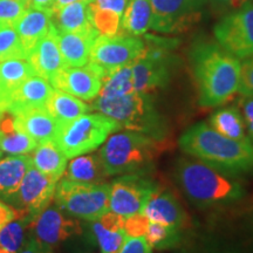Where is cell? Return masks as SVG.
<instances>
[{
    "label": "cell",
    "mask_w": 253,
    "mask_h": 253,
    "mask_svg": "<svg viewBox=\"0 0 253 253\" xmlns=\"http://www.w3.org/2000/svg\"><path fill=\"white\" fill-rule=\"evenodd\" d=\"M162 141L138 131L114 132L99 151L107 176L145 175L153 170Z\"/></svg>",
    "instance_id": "obj_3"
},
{
    "label": "cell",
    "mask_w": 253,
    "mask_h": 253,
    "mask_svg": "<svg viewBox=\"0 0 253 253\" xmlns=\"http://www.w3.org/2000/svg\"><path fill=\"white\" fill-rule=\"evenodd\" d=\"M209 125L219 134L236 141H250L242 113L237 107H225L211 115ZM251 142V141H250Z\"/></svg>",
    "instance_id": "obj_31"
},
{
    "label": "cell",
    "mask_w": 253,
    "mask_h": 253,
    "mask_svg": "<svg viewBox=\"0 0 253 253\" xmlns=\"http://www.w3.org/2000/svg\"><path fill=\"white\" fill-rule=\"evenodd\" d=\"M63 176L71 181L86 183H102L108 177L99 154H84L72 158Z\"/></svg>",
    "instance_id": "obj_29"
},
{
    "label": "cell",
    "mask_w": 253,
    "mask_h": 253,
    "mask_svg": "<svg viewBox=\"0 0 253 253\" xmlns=\"http://www.w3.org/2000/svg\"><path fill=\"white\" fill-rule=\"evenodd\" d=\"M211 2L219 9H227V11H236L248 4L249 0H211Z\"/></svg>",
    "instance_id": "obj_44"
},
{
    "label": "cell",
    "mask_w": 253,
    "mask_h": 253,
    "mask_svg": "<svg viewBox=\"0 0 253 253\" xmlns=\"http://www.w3.org/2000/svg\"><path fill=\"white\" fill-rule=\"evenodd\" d=\"M37 145V142L17 126L13 114L6 112L0 116V153L30 155Z\"/></svg>",
    "instance_id": "obj_23"
},
{
    "label": "cell",
    "mask_w": 253,
    "mask_h": 253,
    "mask_svg": "<svg viewBox=\"0 0 253 253\" xmlns=\"http://www.w3.org/2000/svg\"><path fill=\"white\" fill-rule=\"evenodd\" d=\"M214 37L226 52L237 59L253 55V4L227 14L214 26Z\"/></svg>",
    "instance_id": "obj_9"
},
{
    "label": "cell",
    "mask_w": 253,
    "mask_h": 253,
    "mask_svg": "<svg viewBox=\"0 0 253 253\" xmlns=\"http://www.w3.org/2000/svg\"><path fill=\"white\" fill-rule=\"evenodd\" d=\"M2 157V153H0V158H1Z\"/></svg>",
    "instance_id": "obj_51"
},
{
    "label": "cell",
    "mask_w": 253,
    "mask_h": 253,
    "mask_svg": "<svg viewBox=\"0 0 253 253\" xmlns=\"http://www.w3.org/2000/svg\"><path fill=\"white\" fill-rule=\"evenodd\" d=\"M90 108L114 119L126 130L142 132L158 141H163L167 135V126L147 94L135 90L113 97L96 96Z\"/></svg>",
    "instance_id": "obj_5"
},
{
    "label": "cell",
    "mask_w": 253,
    "mask_h": 253,
    "mask_svg": "<svg viewBox=\"0 0 253 253\" xmlns=\"http://www.w3.org/2000/svg\"><path fill=\"white\" fill-rule=\"evenodd\" d=\"M135 90L150 95L166 87L169 81L167 50L162 46L145 47L142 55L131 65Z\"/></svg>",
    "instance_id": "obj_14"
},
{
    "label": "cell",
    "mask_w": 253,
    "mask_h": 253,
    "mask_svg": "<svg viewBox=\"0 0 253 253\" xmlns=\"http://www.w3.org/2000/svg\"><path fill=\"white\" fill-rule=\"evenodd\" d=\"M185 154L210 164L225 173L248 172L253 169V144L219 134L209 123L199 122L183 132L178 140Z\"/></svg>",
    "instance_id": "obj_2"
},
{
    "label": "cell",
    "mask_w": 253,
    "mask_h": 253,
    "mask_svg": "<svg viewBox=\"0 0 253 253\" xmlns=\"http://www.w3.org/2000/svg\"><path fill=\"white\" fill-rule=\"evenodd\" d=\"M36 75L28 59H7L0 61V100L7 104L8 96L27 78Z\"/></svg>",
    "instance_id": "obj_30"
},
{
    "label": "cell",
    "mask_w": 253,
    "mask_h": 253,
    "mask_svg": "<svg viewBox=\"0 0 253 253\" xmlns=\"http://www.w3.org/2000/svg\"><path fill=\"white\" fill-rule=\"evenodd\" d=\"M144 48L145 43L140 37L123 33L99 36L91 46L88 62L97 66L106 74L134 63L142 55Z\"/></svg>",
    "instance_id": "obj_8"
},
{
    "label": "cell",
    "mask_w": 253,
    "mask_h": 253,
    "mask_svg": "<svg viewBox=\"0 0 253 253\" xmlns=\"http://www.w3.org/2000/svg\"><path fill=\"white\" fill-rule=\"evenodd\" d=\"M238 93L244 96H253V55L240 62Z\"/></svg>",
    "instance_id": "obj_38"
},
{
    "label": "cell",
    "mask_w": 253,
    "mask_h": 253,
    "mask_svg": "<svg viewBox=\"0 0 253 253\" xmlns=\"http://www.w3.org/2000/svg\"><path fill=\"white\" fill-rule=\"evenodd\" d=\"M125 219L126 218L112 211H107L97 219L91 221V231L101 253L120 252L126 238Z\"/></svg>",
    "instance_id": "obj_21"
},
{
    "label": "cell",
    "mask_w": 253,
    "mask_h": 253,
    "mask_svg": "<svg viewBox=\"0 0 253 253\" xmlns=\"http://www.w3.org/2000/svg\"><path fill=\"white\" fill-rule=\"evenodd\" d=\"M122 126L102 113L84 114L71 122L59 125L54 142L68 160L89 154Z\"/></svg>",
    "instance_id": "obj_6"
},
{
    "label": "cell",
    "mask_w": 253,
    "mask_h": 253,
    "mask_svg": "<svg viewBox=\"0 0 253 253\" xmlns=\"http://www.w3.org/2000/svg\"><path fill=\"white\" fill-rule=\"evenodd\" d=\"M239 110L245 123L246 134L253 144V96H244L239 101Z\"/></svg>",
    "instance_id": "obj_40"
},
{
    "label": "cell",
    "mask_w": 253,
    "mask_h": 253,
    "mask_svg": "<svg viewBox=\"0 0 253 253\" xmlns=\"http://www.w3.org/2000/svg\"><path fill=\"white\" fill-rule=\"evenodd\" d=\"M148 220L158 221L181 230L188 220L185 211L175 196L166 190H155L142 211Z\"/></svg>",
    "instance_id": "obj_18"
},
{
    "label": "cell",
    "mask_w": 253,
    "mask_h": 253,
    "mask_svg": "<svg viewBox=\"0 0 253 253\" xmlns=\"http://www.w3.org/2000/svg\"><path fill=\"white\" fill-rule=\"evenodd\" d=\"M109 190L107 183L75 182L61 178L54 194L55 205L69 216L93 221L109 211Z\"/></svg>",
    "instance_id": "obj_7"
},
{
    "label": "cell",
    "mask_w": 253,
    "mask_h": 253,
    "mask_svg": "<svg viewBox=\"0 0 253 253\" xmlns=\"http://www.w3.org/2000/svg\"><path fill=\"white\" fill-rule=\"evenodd\" d=\"M13 115L17 126L33 138L37 144L55 140L59 130V123L45 108L24 110Z\"/></svg>",
    "instance_id": "obj_22"
},
{
    "label": "cell",
    "mask_w": 253,
    "mask_h": 253,
    "mask_svg": "<svg viewBox=\"0 0 253 253\" xmlns=\"http://www.w3.org/2000/svg\"><path fill=\"white\" fill-rule=\"evenodd\" d=\"M27 8L19 0H0V26H13Z\"/></svg>",
    "instance_id": "obj_37"
},
{
    "label": "cell",
    "mask_w": 253,
    "mask_h": 253,
    "mask_svg": "<svg viewBox=\"0 0 253 253\" xmlns=\"http://www.w3.org/2000/svg\"><path fill=\"white\" fill-rule=\"evenodd\" d=\"M155 190L156 185L144 175H121L110 184L109 211L123 218L142 213Z\"/></svg>",
    "instance_id": "obj_10"
},
{
    "label": "cell",
    "mask_w": 253,
    "mask_h": 253,
    "mask_svg": "<svg viewBox=\"0 0 253 253\" xmlns=\"http://www.w3.org/2000/svg\"><path fill=\"white\" fill-rule=\"evenodd\" d=\"M176 178L184 194L199 205L230 203L243 195L239 183L199 160H179L176 167Z\"/></svg>",
    "instance_id": "obj_4"
},
{
    "label": "cell",
    "mask_w": 253,
    "mask_h": 253,
    "mask_svg": "<svg viewBox=\"0 0 253 253\" xmlns=\"http://www.w3.org/2000/svg\"><path fill=\"white\" fill-rule=\"evenodd\" d=\"M53 90L54 88L48 80L39 75H32L8 96L7 112L17 114L24 110L45 108Z\"/></svg>",
    "instance_id": "obj_16"
},
{
    "label": "cell",
    "mask_w": 253,
    "mask_h": 253,
    "mask_svg": "<svg viewBox=\"0 0 253 253\" xmlns=\"http://www.w3.org/2000/svg\"><path fill=\"white\" fill-rule=\"evenodd\" d=\"M45 109L59 125H63L87 114L91 108L78 97L54 88Z\"/></svg>",
    "instance_id": "obj_28"
},
{
    "label": "cell",
    "mask_w": 253,
    "mask_h": 253,
    "mask_svg": "<svg viewBox=\"0 0 253 253\" xmlns=\"http://www.w3.org/2000/svg\"><path fill=\"white\" fill-rule=\"evenodd\" d=\"M58 182L46 176L32 166L25 173L20 188L18 190V203L20 216L30 221L50 205L54 198Z\"/></svg>",
    "instance_id": "obj_13"
},
{
    "label": "cell",
    "mask_w": 253,
    "mask_h": 253,
    "mask_svg": "<svg viewBox=\"0 0 253 253\" xmlns=\"http://www.w3.org/2000/svg\"><path fill=\"white\" fill-rule=\"evenodd\" d=\"M95 28L84 32H58L56 40L66 67H82L89 61L90 49L99 37Z\"/></svg>",
    "instance_id": "obj_19"
},
{
    "label": "cell",
    "mask_w": 253,
    "mask_h": 253,
    "mask_svg": "<svg viewBox=\"0 0 253 253\" xmlns=\"http://www.w3.org/2000/svg\"><path fill=\"white\" fill-rule=\"evenodd\" d=\"M128 1L129 0H91L89 4L97 8L109 9V11L115 12L122 17Z\"/></svg>",
    "instance_id": "obj_42"
},
{
    "label": "cell",
    "mask_w": 253,
    "mask_h": 253,
    "mask_svg": "<svg viewBox=\"0 0 253 253\" xmlns=\"http://www.w3.org/2000/svg\"><path fill=\"white\" fill-rule=\"evenodd\" d=\"M54 0H28V7L42 9V11H52Z\"/></svg>",
    "instance_id": "obj_46"
},
{
    "label": "cell",
    "mask_w": 253,
    "mask_h": 253,
    "mask_svg": "<svg viewBox=\"0 0 253 253\" xmlns=\"http://www.w3.org/2000/svg\"><path fill=\"white\" fill-rule=\"evenodd\" d=\"M192 71L202 107L225 103L238 91L240 61L214 43H201L192 50Z\"/></svg>",
    "instance_id": "obj_1"
},
{
    "label": "cell",
    "mask_w": 253,
    "mask_h": 253,
    "mask_svg": "<svg viewBox=\"0 0 253 253\" xmlns=\"http://www.w3.org/2000/svg\"><path fill=\"white\" fill-rule=\"evenodd\" d=\"M6 112H7V104H6L2 100H0V116Z\"/></svg>",
    "instance_id": "obj_48"
},
{
    "label": "cell",
    "mask_w": 253,
    "mask_h": 253,
    "mask_svg": "<svg viewBox=\"0 0 253 253\" xmlns=\"http://www.w3.org/2000/svg\"><path fill=\"white\" fill-rule=\"evenodd\" d=\"M144 237L151 249L157 250L170 249L178 244V242L181 240L179 229L151 220L148 221L147 232Z\"/></svg>",
    "instance_id": "obj_33"
},
{
    "label": "cell",
    "mask_w": 253,
    "mask_h": 253,
    "mask_svg": "<svg viewBox=\"0 0 253 253\" xmlns=\"http://www.w3.org/2000/svg\"><path fill=\"white\" fill-rule=\"evenodd\" d=\"M28 226L33 232L32 237L50 249L81 233L80 221L62 211L58 205H48Z\"/></svg>",
    "instance_id": "obj_12"
},
{
    "label": "cell",
    "mask_w": 253,
    "mask_h": 253,
    "mask_svg": "<svg viewBox=\"0 0 253 253\" xmlns=\"http://www.w3.org/2000/svg\"><path fill=\"white\" fill-rule=\"evenodd\" d=\"M19 1L24 2V4H25V5H26V6H27V7H28V0H19Z\"/></svg>",
    "instance_id": "obj_50"
},
{
    "label": "cell",
    "mask_w": 253,
    "mask_h": 253,
    "mask_svg": "<svg viewBox=\"0 0 253 253\" xmlns=\"http://www.w3.org/2000/svg\"><path fill=\"white\" fill-rule=\"evenodd\" d=\"M30 156L32 166L54 181L59 182L65 175L68 158L60 150L54 141L38 144Z\"/></svg>",
    "instance_id": "obj_24"
},
{
    "label": "cell",
    "mask_w": 253,
    "mask_h": 253,
    "mask_svg": "<svg viewBox=\"0 0 253 253\" xmlns=\"http://www.w3.org/2000/svg\"><path fill=\"white\" fill-rule=\"evenodd\" d=\"M18 253H53V249L41 244L37 239L30 236V238L25 239L24 244Z\"/></svg>",
    "instance_id": "obj_43"
},
{
    "label": "cell",
    "mask_w": 253,
    "mask_h": 253,
    "mask_svg": "<svg viewBox=\"0 0 253 253\" xmlns=\"http://www.w3.org/2000/svg\"><path fill=\"white\" fill-rule=\"evenodd\" d=\"M18 216V211L15 209L11 208L9 205L2 203L0 201V229L6 224L13 220Z\"/></svg>",
    "instance_id": "obj_45"
},
{
    "label": "cell",
    "mask_w": 253,
    "mask_h": 253,
    "mask_svg": "<svg viewBox=\"0 0 253 253\" xmlns=\"http://www.w3.org/2000/svg\"><path fill=\"white\" fill-rule=\"evenodd\" d=\"M103 77L102 69L88 62L82 67H65L50 79L49 84L82 101H93L100 93Z\"/></svg>",
    "instance_id": "obj_15"
},
{
    "label": "cell",
    "mask_w": 253,
    "mask_h": 253,
    "mask_svg": "<svg viewBox=\"0 0 253 253\" xmlns=\"http://www.w3.org/2000/svg\"><path fill=\"white\" fill-rule=\"evenodd\" d=\"M148 220L143 213L135 214L125 219V231L129 237H144L147 232Z\"/></svg>",
    "instance_id": "obj_39"
},
{
    "label": "cell",
    "mask_w": 253,
    "mask_h": 253,
    "mask_svg": "<svg viewBox=\"0 0 253 253\" xmlns=\"http://www.w3.org/2000/svg\"><path fill=\"white\" fill-rule=\"evenodd\" d=\"M26 52L31 53L39 41L48 33L52 27V11H42L28 7L13 25Z\"/></svg>",
    "instance_id": "obj_20"
},
{
    "label": "cell",
    "mask_w": 253,
    "mask_h": 253,
    "mask_svg": "<svg viewBox=\"0 0 253 253\" xmlns=\"http://www.w3.org/2000/svg\"><path fill=\"white\" fill-rule=\"evenodd\" d=\"M153 6L151 30L176 33L194 25L201 18L205 0H150Z\"/></svg>",
    "instance_id": "obj_11"
},
{
    "label": "cell",
    "mask_w": 253,
    "mask_h": 253,
    "mask_svg": "<svg viewBox=\"0 0 253 253\" xmlns=\"http://www.w3.org/2000/svg\"><path fill=\"white\" fill-rule=\"evenodd\" d=\"M27 59L23 43L13 26H0V61L7 59Z\"/></svg>",
    "instance_id": "obj_36"
},
{
    "label": "cell",
    "mask_w": 253,
    "mask_h": 253,
    "mask_svg": "<svg viewBox=\"0 0 253 253\" xmlns=\"http://www.w3.org/2000/svg\"><path fill=\"white\" fill-rule=\"evenodd\" d=\"M153 24V6L150 0H129L123 12L119 33L141 37Z\"/></svg>",
    "instance_id": "obj_26"
},
{
    "label": "cell",
    "mask_w": 253,
    "mask_h": 253,
    "mask_svg": "<svg viewBox=\"0 0 253 253\" xmlns=\"http://www.w3.org/2000/svg\"><path fill=\"white\" fill-rule=\"evenodd\" d=\"M151 246L148 244L145 237L126 236L125 244L119 253H151Z\"/></svg>",
    "instance_id": "obj_41"
},
{
    "label": "cell",
    "mask_w": 253,
    "mask_h": 253,
    "mask_svg": "<svg viewBox=\"0 0 253 253\" xmlns=\"http://www.w3.org/2000/svg\"><path fill=\"white\" fill-rule=\"evenodd\" d=\"M88 11L90 23L100 36H114L119 33L121 15L109 9L97 8L91 4H88Z\"/></svg>",
    "instance_id": "obj_35"
},
{
    "label": "cell",
    "mask_w": 253,
    "mask_h": 253,
    "mask_svg": "<svg viewBox=\"0 0 253 253\" xmlns=\"http://www.w3.org/2000/svg\"><path fill=\"white\" fill-rule=\"evenodd\" d=\"M78 1H88L90 2L91 0H54V5H53L52 12L55 11V9H59L63 7V6L73 4V2H78Z\"/></svg>",
    "instance_id": "obj_47"
},
{
    "label": "cell",
    "mask_w": 253,
    "mask_h": 253,
    "mask_svg": "<svg viewBox=\"0 0 253 253\" xmlns=\"http://www.w3.org/2000/svg\"><path fill=\"white\" fill-rule=\"evenodd\" d=\"M27 59L36 75L48 81L66 67L56 40V30L53 24L48 33L31 50Z\"/></svg>",
    "instance_id": "obj_17"
},
{
    "label": "cell",
    "mask_w": 253,
    "mask_h": 253,
    "mask_svg": "<svg viewBox=\"0 0 253 253\" xmlns=\"http://www.w3.org/2000/svg\"><path fill=\"white\" fill-rule=\"evenodd\" d=\"M131 65L106 73L102 79V87L97 96L113 97L135 91Z\"/></svg>",
    "instance_id": "obj_32"
},
{
    "label": "cell",
    "mask_w": 253,
    "mask_h": 253,
    "mask_svg": "<svg viewBox=\"0 0 253 253\" xmlns=\"http://www.w3.org/2000/svg\"><path fill=\"white\" fill-rule=\"evenodd\" d=\"M30 225L26 218L18 216L0 229V249H6L8 251L18 253L25 242V230Z\"/></svg>",
    "instance_id": "obj_34"
},
{
    "label": "cell",
    "mask_w": 253,
    "mask_h": 253,
    "mask_svg": "<svg viewBox=\"0 0 253 253\" xmlns=\"http://www.w3.org/2000/svg\"><path fill=\"white\" fill-rule=\"evenodd\" d=\"M0 253H13V252L8 251V250H6V249H0Z\"/></svg>",
    "instance_id": "obj_49"
},
{
    "label": "cell",
    "mask_w": 253,
    "mask_h": 253,
    "mask_svg": "<svg viewBox=\"0 0 253 253\" xmlns=\"http://www.w3.org/2000/svg\"><path fill=\"white\" fill-rule=\"evenodd\" d=\"M88 1H78L52 12V24L58 32H84L93 30Z\"/></svg>",
    "instance_id": "obj_27"
},
{
    "label": "cell",
    "mask_w": 253,
    "mask_h": 253,
    "mask_svg": "<svg viewBox=\"0 0 253 253\" xmlns=\"http://www.w3.org/2000/svg\"><path fill=\"white\" fill-rule=\"evenodd\" d=\"M31 167L30 155H8L0 158V196L4 198L17 196L25 173Z\"/></svg>",
    "instance_id": "obj_25"
}]
</instances>
